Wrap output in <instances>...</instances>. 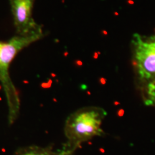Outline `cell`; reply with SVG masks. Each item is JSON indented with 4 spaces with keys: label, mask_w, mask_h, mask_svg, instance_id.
Listing matches in <instances>:
<instances>
[{
    "label": "cell",
    "mask_w": 155,
    "mask_h": 155,
    "mask_svg": "<svg viewBox=\"0 0 155 155\" xmlns=\"http://www.w3.org/2000/svg\"><path fill=\"white\" fill-rule=\"evenodd\" d=\"M73 152H71V151H68L65 149H63V150L61 151H58V152H55V155H73Z\"/></svg>",
    "instance_id": "52a82bcc"
},
{
    "label": "cell",
    "mask_w": 155,
    "mask_h": 155,
    "mask_svg": "<svg viewBox=\"0 0 155 155\" xmlns=\"http://www.w3.org/2000/svg\"><path fill=\"white\" fill-rule=\"evenodd\" d=\"M144 103L145 105L155 106V80L144 86Z\"/></svg>",
    "instance_id": "8992f818"
},
{
    "label": "cell",
    "mask_w": 155,
    "mask_h": 155,
    "mask_svg": "<svg viewBox=\"0 0 155 155\" xmlns=\"http://www.w3.org/2000/svg\"><path fill=\"white\" fill-rule=\"evenodd\" d=\"M44 36V34L30 36L15 35L8 41H0V83L7 98L9 124H12L16 121L20 110V99L9 75V67L21 50Z\"/></svg>",
    "instance_id": "7a4b0ae2"
},
{
    "label": "cell",
    "mask_w": 155,
    "mask_h": 155,
    "mask_svg": "<svg viewBox=\"0 0 155 155\" xmlns=\"http://www.w3.org/2000/svg\"><path fill=\"white\" fill-rule=\"evenodd\" d=\"M55 152L48 147L29 146L19 149L14 155H55Z\"/></svg>",
    "instance_id": "5b68a950"
},
{
    "label": "cell",
    "mask_w": 155,
    "mask_h": 155,
    "mask_svg": "<svg viewBox=\"0 0 155 155\" xmlns=\"http://www.w3.org/2000/svg\"><path fill=\"white\" fill-rule=\"evenodd\" d=\"M106 116V110L98 106L83 107L71 114L64 126L66 143L63 148L74 152L84 142L103 136L101 125Z\"/></svg>",
    "instance_id": "6da1fadb"
},
{
    "label": "cell",
    "mask_w": 155,
    "mask_h": 155,
    "mask_svg": "<svg viewBox=\"0 0 155 155\" xmlns=\"http://www.w3.org/2000/svg\"><path fill=\"white\" fill-rule=\"evenodd\" d=\"M131 48L132 64L139 81L144 86L155 80V35L133 34Z\"/></svg>",
    "instance_id": "3957f363"
},
{
    "label": "cell",
    "mask_w": 155,
    "mask_h": 155,
    "mask_svg": "<svg viewBox=\"0 0 155 155\" xmlns=\"http://www.w3.org/2000/svg\"><path fill=\"white\" fill-rule=\"evenodd\" d=\"M35 0H9L16 35H43L42 27L32 17Z\"/></svg>",
    "instance_id": "277c9868"
}]
</instances>
